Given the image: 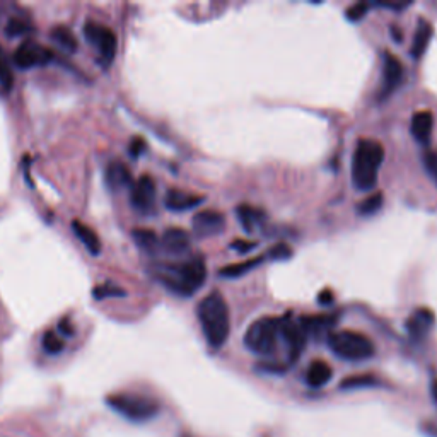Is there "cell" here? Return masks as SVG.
<instances>
[{
    "instance_id": "25",
    "label": "cell",
    "mask_w": 437,
    "mask_h": 437,
    "mask_svg": "<svg viewBox=\"0 0 437 437\" xmlns=\"http://www.w3.org/2000/svg\"><path fill=\"white\" fill-rule=\"evenodd\" d=\"M134 240L139 244V248L147 253H156L159 249V238L152 229H134Z\"/></svg>"
},
{
    "instance_id": "33",
    "label": "cell",
    "mask_w": 437,
    "mask_h": 437,
    "mask_svg": "<svg viewBox=\"0 0 437 437\" xmlns=\"http://www.w3.org/2000/svg\"><path fill=\"white\" fill-rule=\"evenodd\" d=\"M268 256H270L271 260H287L292 256V249L289 248L287 244L278 243V244L271 246L270 251H268Z\"/></svg>"
},
{
    "instance_id": "24",
    "label": "cell",
    "mask_w": 437,
    "mask_h": 437,
    "mask_svg": "<svg viewBox=\"0 0 437 437\" xmlns=\"http://www.w3.org/2000/svg\"><path fill=\"white\" fill-rule=\"evenodd\" d=\"M50 36L53 42H57L62 48L71 51V53L75 51L77 46H79L75 35H73L72 29L67 28V26H55V28L51 29Z\"/></svg>"
},
{
    "instance_id": "22",
    "label": "cell",
    "mask_w": 437,
    "mask_h": 437,
    "mask_svg": "<svg viewBox=\"0 0 437 437\" xmlns=\"http://www.w3.org/2000/svg\"><path fill=\"white\" fill-rule=\"evenodd\" d=\"M301 326L303 330L307 333H319V332H328L333 328L335 325V318L332 316H325V314H318V316H304V318L299 319Z\"/></svg>"
},
{
    "instance_id": "12",
    "label": "cell",
    "mask_w": 437,
    "mask_h": 437,
    "mask_svg": "<svg viewBox=\"0 0 437 437\" xmlns=\"http://www.w3.org/2000/svg\"><path fill=\"white\" fill-rule=\"evenodd\" d=\"M436 321L434 311L429 310V307H417L412 311V314L407 318L405 328L409 332V335L413 340H424L429 335V332L432 330Z\"/></svg>"
},
{
    "instance_id": "3",
    "label": "cell",
    "mask_w": 437,
    "mask_h": 437,
    "mask_svg": "<svg viewBox=\"0 0 437 437\" xmlns=\"http://www.w3.org/2000/svg\"><path fill=\"white\" fill-rule=\"evenodd\" d=\"M157 278L178 296H193L207 280V265L202 255L178 265H164L157 270Z\"/></svg>"
},
{
    "instance_id": "9",
    "label": "cell",
    "mask_w": 437,
    "mask_h": 437,
    "mask_svg": "<svg viewBox=\"0 0 437 437\" xmlns=\"http://www.w3.org/2000/svg\"><path fill=\"white\" fill-rule=\"evenodd\" d=\"M14 65L19 69H31L36 65H46L53 60V51L33 42H24L14 51Z\"/></svg>"
},
{
    "instance_id": "4",
    "label": "cell",
    "mask_w": 437,
    "mask_h": 437,
    "mask_svg": "<svg viewBox=\"0 0 437 437\" xmlns=\"http://www.w3.org/2000/svg\"><path fill=\"white\" fill-rule=\"evenodd\" d=\"M326 344L330 350L337 357L348 362H362L374 357L376 347L373 340L366 337L364 333L352 332V330H339V332H330L326 335Z\"/></svg>"
},
{
    "instance_id": "6",
    "label": "cell",
    "mask_w": 437,
    "mask_h": 437,
    "mask_svg": "<svg viewBox=\"0 0 437 437\" xmlns=\"http://www.w3.org/2000/svg\"><path fill=\"white\" fill-rule=\"evenodd\" d=\"M280 319L274 316L256 319L244 333V347L256 355H271L277 350Z\"/></svg>"
},
{
    "instance_id": "27",
    "label": "cell",
    "mask_w": 437,
    "mask_h": 437,
    "mask_svg": "<svg viewBox=\"0 0 437 437\" xmlns=\"http://www.w3.org/2000/svg\"><path fill=\"white\" fill-rule=\"evenodd\" d=\"M377 380L371 374H355V376L345 377L340 383V389H361L376 386Z\"/></svg>"
},
{
    "instance_id": "19",
    "label": "cell",
    "mask_w": 437,
    "mask_h": 437,
    "mask_svg": "<svg viewBox=\"0 0 437 437\" xmlns=\"http://www.w3.org/2000/svg\"><path fill=\"white\" fill-rule=\"evenodd\" d=\"M432 33H434L432 24L429 23L427 19H424V17H420V19L417 21V29H415L412 48H410V55H412L413 58H420L422 55L425 53L429 43H431Z\"/></svg>"
},
{
    "instance_id": "43",
    "label": "cell",
    "mask_w": 437,
    "mask_h": 437,
    "mask_svg": "<svg viewBox=\"0 0 437 437\" xmlns=\"http://www.w3.org/2000/svg\"><path fill=\"white\" fill-rule=\"evenodd\" d=\"M179 437H192V436H190V434H181Z\"/></svg>"
},
{
    "instance_id": "35",
    "label": "cell",
    "mask_w": 437,
    "mask_h": 437,
    "mask_svg": "<svg viewBox=\"0 0 437 437\" xmlns=\"http://www.w3.org/2000/svg\"><path fill=\"white\" fill-rule=\"evenodd\" d=\"M231 248L238 253H248L251 249L256 248V243H251V241H243V240H236L231 243Z\"/></svg>"
},
{
    "instance_id": "38",
    "label": "cell",
    "mask_w": 437,
    "mask_h": 437,
    "mask_svg": "<svg viewBox=\"0 0 437 437\" xmlns=\"http://www.w3.org/2000/svg\"><path fill=\"white\" fill-rule=\"evenodd\" d=\"M377 6L380 7H384V9H395V10H403V9H407V7H410L412 6V3H377Z\"/></svg>"
},
{
    "instance_id": "32",
    "label": "cell",
    "mask_w": 437,
    "mask_h": 437,
    "mask_svg": "<svg viewBox=\"0 0 437 437\" xmlns=\"http://www.w3.org/2000/svg\"><path fill=\"white\" fill-rule=\"evenodd\" d=\"M28 29L29 24L24 19H21V17H10L6 24V33L9 36H21L24 33H28Z\"/></svg>"
},
{
    "instance_id": "23",
    "label": "cell",
    "mask_w": 437,
    "mask_h": 437,
    "mask_svg": "<svg viewBox=\"0 0 437 437\" xmlns=\"http://www.w3.org/2000/svg\"><path fill=\"white\" fill-rule=\"evenodd\" d=\"M262 262H263V256H258V258H253V260H246V262L233 263V265H227V267L220 268L219 275L220 277H226V278L243 277V275L249 274L253 268L258 267Z\"/></svg>"
},
{
    "instance_id": "5",
    "label": "cell",
    "mask_w": 437,
    "mask_h": 437,
    "mask_svg": "<svg viewBox=\"0 0 437 437\" xmlns=\"http://www.w3.org/2000/svg\"><path fill=\"white\" fill-rule=\"evenodd\" d=\"M106 405L122 417L134 422H145L159 413V403L156 400L135 393H115L106 398Z\"/></svg>"
},
{
    "instance_id": "29",
    "label": "cell",
    "mask_w": 437,
    "mask_h": 437,
    "mask_svg": "<svg viewBox=\"0 0 437 437\" xmlns=\"http://www.w3.org/2000/svg\"><path fill=\"white\" fill-rule=\"evenodd\" d=\"M42 344H43V348H45V352H48V354L55 355V354H60V352L64 350V341L58 339L57 333L51 332V330L43 333Z\"/></svg>"
},
{
    "instance_id": "2",
    "label": "cell",
    "mask_w": 437,
    "mask_h": 437,
    "mask_svg": "<svg viewBox=\"0 0 437 437\" xmlns=\"http://www.w3.org/2000/svg\"><path fill=\"white\" fill-rule=\"evenodd\" d=\"M384 147L373 139H361L352 157V183L359 192H373L377 185Z\"/></svg>"
},
{
    "instance_id": "42",
    "label": "cell",
    "mask_w": 437,
    "mask_h": 437,
    "mask_svg": "<svg viewBox=\"0 0 437 437\" xmlns=\"http://www.w3.org/2000/svg\"><path fill=\"white\" fill-rule=\"evenodd\" d=\"M432 393H434V396H436V400H437V381H434V384H432Z\"/></svg>"
},
{
    "instance_id": "10",
    "label": "cell",
    "mask_w": 437,
    "mask_h": 437,
    "mask_svg": "<svg viewBox=\"0 0 437 437\" xmlns=\"http://www.w3.org/2000/svg\"><path fill=\"white\" fill-rule=\"evenodd\" d=\"M130 202L135 211L142 214H150L156 205V183L149 175L141 176L132 186Z\"/></svg>"
},
{
    "instance_id": "36",
    "label": "cell",
    "mask_w": 437,
    "mask_h": 437,
    "mask_svg": "<svg viewBox=\"0 0 437 437\" xmlns=\"http://www.w3.org/2000/svg\"><path fill=\"white\" fill-rule=\"evenodd\" d=\"M144 149H145V142H144V139H141V137H135L134 141H132V144H130V154L134 157H139L141 156L142 152H144Z\"/></svg>"
},
{
    "instance_id": "21",
    "label": "cell",
    "mask_w": 437,
    "mask_h": 437,
    "mask_svg": "<svg viewBox=\"0 0 437 437\" xmlns=\"http://www.w3.org/2000/svg\"><path fill=\"white\" fill-rule=\"evenodd\" d=\"M72 229L75 236L82 241V244L89 249L91 255H99L101 253V241H99L98 234L89 226L82 224L80 220H73Z\"/></svg>"
},
{
    "instance_id": "40",
    "label": "cell",
    "mask_w": 437,
    "mask_h": 437,
    "mask_svg": "<svg viewBox=\"0 0 437 437\" xmlns=\"http://www.w3.org/2000/svg\"><path fill=\"white\" fill-rule=\"evenodd\" d=\"M391 33H393V36H395V39H396V42H398V43H400V42H402V35H400V33H398V29H396V28H395V26H393Z\"/></svg>"
},
{
    "instance_id": "34",
    "label": "cell",
    "mask_w": 437,
    "mask_h": 437,
    "mask_svg": "<svg viewBox=\"0 0 437 437\" xmlns=\"http://www.w3.org/2000/svg\"><path fill=\"white\" fill-rule=\"evenodd\" d=\"M108 296H125V291L116 287V285H101V287L94 289V297L96 299H102V297Z\"/></svg>"
},
{
    "instance_id": "37",
    "label": "cell",
    "mask_w": 437,
    "mask_h": 437,
    "mask_svg": "<svg viewBox=\"0 0 437 437\" xmlns=\"http://www.w3.org/2000/svg\"><path fill=\"white\" fill-rule=\"evenodd\" d=\"M332 301H333V294H332V291H328V289H326V291H323V292H319V296H318V303L319 304H332Z\"/></svg>"
},
{
    "instance_id": "11",
    "label": "cell",
    "mask_w": 437,
    "mask_h": 437,
    "mask_svg": "<svg viewBox=\"0 0 437 437\" xmlns=\"http://www.w3.org/2000/svg\"><path fill=\"white\" fill-rule=\"evenodd\" d=\"M280 337L285 340L289 347L291 361H297L306 347V332L303 330L299 321H294L291 318L280 319Z\"/></svg>"
},
{
    "instance_id": "41",
    "label": "cell",
    "mask_w": 437,
    "mask_h": 437,
    "mask_svg": "<svg viewBox=\"0 0 437 437\" xmlns=\"http://www.w3.org/2000/svg\"><path fill=\"white\" fill-rule=\"evenodd\" d=\"M427 434L432 436V437H437V427H434V425L427 427Z\"/></svg>"
},
{
    "instance_id": "31",
    "label": "cell",
    "mask_w": 437,
    "mask_h": 437,
    "mask_svg": "<svg viewBox=\"0 0 437 437\" xmlns=\"http://www.w3.org/2000/svg\"><path fill=\"white\" fill-rule=\"evenodd\" d=\"M369 7H371V3H367V2L354 3V6L348 7V9L345 10V17H347L348 21H352V23H357V21L364 19Z\"/></svg>"
},
{
    "instance_id": "20",
    "label": "cell",
    "mask_w": 437,
    "mask_h": 437,
    "mask_svg": "<svg viewBox=\"0 0 437 437\" xmlns=\"http://www.w3.org/2000/svg\"><path fill=\"white\" fill-rule=\"evenodd\" d=\"M333 369L325 361H313L307 367L306 383L311 388H323L332 381Z\"/></svg>"
},
{
    "instance_id": "30",
    "label": "cell",
    "mask_w": 437,
    "mask_h": 437,
    "mask_svg": "<svg viewBox=\"0 0 437 437\" xmlns=\"http://www.w3.org/2000/svg\"><path fill=\"white\" fill-rule=\"evenodd\" d=\"M422 163H424L425 171L429 172L432 181L437 185V150H425L424 156H422Z\"/></svg>"
},
{
    "instance_id": "15",
    "label": "cell",
    "mask_w": 437,
    "mask_h": 437,
    "mask_svg": "<svg viewBox=\"0 0 437 437\" xmlns=\"http://www.w3.org/2000/svg\"><path fill=\"white\" fill-rule=\"evenodd\" d=\"M432 130H434V115L429 109H422V112L413 113L412 123H410V132H412V137L418 144H431Z\"/></svg>"
},
{
    "instance_id": "14",
    "label": "cell",
    "mask_w": 437,
    "mask_h": 437,
    "mask_svg": "<svg viewBox=\"0 0 437 437\" xmlns=\"http://www.w3.org/2000/svg\"><path fill=\"white\" fill-rule=\"evenodd\" d=\"M190 244H192V240L185 229L170 227L164 231L159 248H163L171 256H183L190 251Z\"/></svg>"
},
{
    "instance_id": "26",
    "label": "cell",
    "mask_w": 437,
    "mask_h": 437,
    "mask_svg": "<svg viewBox=\"0 0 437 437\" xmlns=\"http://www.w3.org/2000/svg\"><path fill=\"white\" fill-rule=\"evenodd\" d=\"M383 200H384V195L381 192L371 193L369 197L361 202V204H357V214L362 215V217H371V215H374L376 212L381 211V207H383Z\"/></svg>"
},
{
    "instance_id": "13",
    "label": "cell",
    "mask_w": 437,
    "mask_h": 437,
    "mask_svg": "<svg viewBox=\"0 0 437 437\" xmlns=\"http://www.w3.org/2000/svg\"><path fill=\"white\" fill-rule=\"evenodd\" d=\"M226 227V217L217 211H202L193 217V231L202 238L215 236Z\"/></svg>"
},
{
    "instance_id": "16",
    "label": "cell",
    "mask_w": 437,
    "mask_h": 437,
    "mask_svg": "<svg viewBox=\"0 0 437 437\" xmlns=\"http://www.w3.org/2000/svg\"><path fill=\"white\" fill-rule=\"evenodd\" d=\"M105 179L106 185L113 192H120V190L132 185V171L128 170L127 164H123L122 161H112L105 170Z\"/></svg>"
},
{
    "instance_id": "17",
    "label": "cell",
    "mask_w": 437,
    "mask_h": 437,
    "mask_svg": "<svg viewBox=\"0 0 437 437\" xmlns=\"http://www.w3.org/2000/svg\"><path fill=\"white\" fill-rule=\"evenodd\" d=\"M205 197L200 195L179 192V190H170L164 197V205L172 212H185L190 208H195L197 205L204 204Z\"/></svg>"
},
{
    "instance_id": "18",
    "label": "cell",
    "mask_w": 437,
    "mask_h": 437,
    "mask_svg": "<svg viewBox=\"0 0 437 437\" xmlns=\"http://www.w3.org/2000/svg\"><path fill=\"white\" fill-rule=\"evenodd\" d=\"M236 214H238V220H240L241 226H243V229L248 234L255 233V231L258 229V227L262 226L267 219L265 212L260 211V208H256V207H251V205H248V204L238 205Z\"/></svg>"
},
{
    "instance_id": "39",
    "label": "cell",
    "mask_w": 437,
    "mask_h": 437,
    "mask_svg": "<svg viewBox=\"0 0 437 437\" xmlns=\"http://www.w3.org/2000/svg\"><path fill=\"white\" fill-rule=\"evenodd\" d=\"M60 330L65 333V335H72L73 333V328L71 325V321L69 319H64V321H60Z\"/></svg>"
},
{
    "instance_id": "28",
    "label": "cell",
    "mask_w": 437,
    "mask_h": 437,
    "mask_svg": "<svg viewBox=\"0 0 437 437\" xmlns=\"http://www.w3.org/2000/svg\"><path fill=\"white\" fill-rule=\"evenodd\" d=\"M0 86L6 91H9L14 86V73L10 69L9 57H7L6 50L0 46Z\"/></svg>"
},
{
    "instance_id": "1",
    "label": "cell",
    "mask_w": 437,
    "mask_h": 437,
    "mask_svg": "<svg viewBox=\"0 0 437 437\" xmlns=\"http://www.w3.org/2000/svg\"><path fill=\"white\" fill-rule=\"evenodd\" d=\"M197 316L208 347L219 350L226 345L231 335V313L222 294L219 291L207 294L198 304Z\"/></svg>"
},
{
    "instance_id": "7",
    "label": "cell",
    "mask_w": 437,
    "mask_h": 437,
    "mask_svg": "<svg viewBox=\"0 0 437 437\" xmlns=\"http://www.w3.org/2000/svg\"><path fill=\"white\" fill-rule=\"evenodd\" d=\"M84 35H86L87 42L98 48L101 64H112L116 55V48H118V39H116L115 31L108 26L96 23V21H87L84 24Z\"/></svg>"
},
{
    "instance_id": "8",
    "label": "cell",
    "mask_w": 437,
    "mask_h": 437,
    "mask_svg": "<svg viewBox=\"0 0 437 437\" xmlns=\"http://www.w3.org/2000/svg\"><path fill=\"white\" fill-rule=\"evenodd\" d=\"M403 65L398 58L395 57L389 51H384L383 53V79H381V87L380 93H377V99L380 101H384L402 86L403 82Z\"/></svg>"
}]
</instances>
